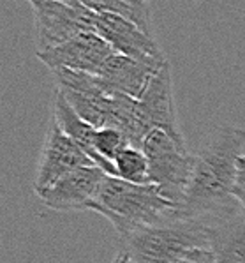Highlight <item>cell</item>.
<instances>
[{
  "label": "cell",
  "instance_id": "1",
  "mask_svg": "<svg viewBox=\"0 0 245 263\" xmlns=\"http://www.w3.org/2000/svg\"><path fill=\"white\" fill-rule=\"evenodd\" d=\"M243 145L245 129L236 125H217L205 136L180 205L183 217L203 221L240 205L233 189Z\"/></svg>",
  "mask_w": 245,
  "mask_h": 263
},
{
  "label": "cell",
  "instance_id": "2",
  "mask_svg": "<svg viewBox=\"0 0 245 263\" xmlns=\"http://www.w3.org/2000/svg\"><path fill=\"white\" fill-rule=\"evenodd\" d=\"M90 210L106 217L118 233L182 216L178 205L155 184H134L111 175L104 177Z\"/></svg>",
  "mask_w": 245,
  "mask_h": 263
},
{
  "label": "cell",
  "instance_id": "3",
  "mask_svg": "<svg viewBox=\"0 0 245 263\" xmlns=\"http://www.w3.org/2000/svg\"><path fill=\"white\" fill-rule=\"evenodd\" d=\"M118 235L132 263H182L198 251L212 249L207 222L183 216Z\"/></svg>",
  "mask_w": 245,
  "mask_h": 263
},
{
  "label": "cell",
  "instance_id": "4",
  "mask_svg": "<svg viewBox=\"0 0 245 263\" xmlns=\"http://www.w3.org/2000/svg\"><path fill=\"white\" fill-rule=\"evenodd\" d=\"M141 151L148 159L150 182L180 207L192 173L194 154L162 129H152L145 136Z\"/></svg>",
  "mask_w": 245,
  "mask_h": 263
},
{
  "label": "cell",
  "instance_id": "5",
  "mask_svg": "<svg viewBox=\"0 0 245 263\" xmlns=\"http://www.w3.org/2000/svg\"><path fill=\"white\" fill-rule=\"evenodd\" d=\"M37 30L39 50L58 46L85 32H95V16L85 4H67L58 0L32 2Z\"/></svg>",
  "mask_w": 245,
  "mask_h": 263
},
{
  "label": "cell",
  "instance_id": "6",
  "mask_svg": "<svg viewBox=\"0 0 245 263\" xmlns=\"http://www.w3.org/2000/svg\"><path fill=\"white\" fill-rule=\"evenodd\" d=\"M113 53V48L97 32H85L58 46L37 50V59L53 72L69 69L97 74Z\"/></svg>",
  "mask_w": 245,
  "mask_h": 263
},
{
  "label": "cell",
  "instance_id": "7",
  "mask_svg": "<svg viewBox=\"0 0 245 263\" xmlns=\"http://www.w3.org/2000/svg\"><path fill=\"white\" fill-rule=\"evenodd\" d=\"M81 166H95V163L74 140H71L58 127L57 122H53L44 140L41 159L37 164L34 182L35 193L43 191L60 177Z\"/></svg>",
  "mask_w": 245,
  "mask_h": 263
},
{
  "label": "cell",
  "instance_id": "8",
  "mask_svg": "<svg viewBox=\"0 0 245 263\" xmlns=\"http://www.w3.org/2000/svg\"><path fill=\"white\" fill-rule=\"evenodd\" d=\"M106 173L99 166H81L60 177L51 185L37 193L46 207L67 210H90Z\"/></svg>",
  "mask_w": 245,
  "mask_h": 263
},
{
  "label": "cell",
  "instance_id": "9",
  "mask_svg": "<svg viewBox=\"0 0 245 263\" xmlns=\"http://www.w3.org/2000/svg\"><path fill=\"white\" fill-rule=\"evenodd\" d=\"M95 32L113 48L115 53L127 55L139 60H168L155 43L154 35H148L136 23L122 16L101 13L95 16Z\"/></svg>",
  "mask_w": 245,
  "mask_h": 263
},
{
  "label": "cell",
  "instance_id": "10",
  "mask_svg": "<svg viewBox=\"0 0 245 263\" xmlns=\"http://www.w3.org/2000/svg\"><path fill=\"white\" fill-rule=\"evenodd\" d=\"M164 64H168V60L155 62V60H139L113 53L104 62L97 76L116 94L139 99Z\"/></svg>",
  "mask_w": 245,
  "mask_h": 263
},
{
  "label": "cell",
  "instance_id": "11",
  "mask_svg": "<svg viewBox=\"0 0 245 263\" xmlns=\"http://www.w3.org/2000/svg\"><path fill=\"white\" fill-rule=\"evenodd\" d=\"M138 101L141 106L145 124L150 131L152 129H162V131L170 133L176 141L186 143L183 135L178 129V122H176L170 62L160 67V71L154 76L145 94Z\"/></svg>",
  "mask_w": 245,
  "mask_h": 263
},
{
  "label": "cell",
  "instance_id": "12",
  "mask_svg": "<svg viewBox=\"0 0 245 263\" xmlns=\"http://www.w3.org/2000/svg\"><path fill=\"white\" fill-rule=\"evenodd\" d=\"M215 263H245V212L240 205L203 219Z\"/></svg>",
  "mask_w": 245,
  "mask_h": 263
},
{
  "label": "cell",
  "instance_id": "13",
  "mask_svg": "<svg viewBox=\"0 0 245 263\" xmlns=\"http://www.w3.org/2000/svg\"><path fill=\"white\" fill-rule=\"evenodd\" d=\"M53 122H57L58 127L62 129L71 140H74L95 163L94 140H95L97 129L78 115V111L71 106L69 101L66 99V96H64L57 87H55V99H53ZM95 166H97V164H95Z\"/></svg>",
  "mask_w": 245,
  "mask_h": 263
},
{
  "label": "cell",
  "instance_id": "14",
  "mask_svg": "<svg viewBox=\"0 0 245 263\" xmlns=\"http://www.w3.org/2000/svg\"><path fill=\"white\" fill-rule=\"evenodd\" d=\"M81 2L94 13H110L122 16V18L136 23L148 35H154L150 7H148L147 0H81Z\"/></svg>",
  "mask_w": 245,
  "mask_h": 263
},
{
  "label": "cell",
  "instance_id": "15",
  "mask_svg": "<svg viewBox=\"0 0 245 263\" xmlns=\"http://www.w3.org/2000/svg\"><path fill=\"white\" fill-rule=\"evenodd\" d=\"M116 168V177L134 184H152L148 172V159L139 147L129 145L116 156L113 161Z\"/></svg>",
  "mask_w": 245,
  "mask_h": 263
},
{
  "label": "cell",
  "instance_id": "16",
  "mask_svg": "<svg viewBox=\"0 0 245 263\" xmlns=\"http://www.w3.org/2000/svg\"><path fill=\"white\" fill-rule=\"evenodd\" d=\"M233 196L240 203V207L245 212V154L238 157L236 163V179H235V189H233Z\"/></svg>",
  "mask_w": 245,
  "mask_h": 263
},
{
  "label": "cell",
  "instance_id": "17",
  "mask_svg": "<svg viewBox=\"0 0 245 263\" xmlns=\"http://www.w3.org/2000/svg\"><path fill=\"white\" fill-rule=\"evenodd\" d=\"M182 263H215V256H214V253H212V249H201Z\"/></svg>",
  "mask_w": 245,
  "mask_h": 263
},
{
  "label": "cell",
  "instance_id": "18",
  "mask_svg": "<svg viewBox=\"0 0 245 263\" xmlns=\"http://www.w3.org/2000/svg\"><path fill=\"white\" fill-rule=\"evenodd\" d=\"M29 2H37V0H29ZM58 2H67V4H83L81 0H58Z\"/></svg>",
  "mask_w": 245,
  "mask_h": 263
},
{
  "label": "cell",
  "instance_id": "19",
  "mask_svg": "<svg viewBox=\"0 0 245 263\" xmlns=\"http://www.w3.org/2000/svg\"><path fill=\"white\" fill-rule=\"evenodd\" d=\"M122 263H132V261L129 260V256H127V254L124 253V251H122Z\"/></svg>",
  "mask_w": 245,
  "mask_h": 263
},
{
  "label": "cell",
  "instance_id": "20",
  "mask_svg": "<svg viewBox=\"0 0 245 263\" xmlns=\"http://www.w3.org/2000/svg\"><path fill=\"white\" fill-rule=\"evenodd\" d=\"M113 263H122V253H118V254H116V258L113 260Z\"/></svg>",
  "mask_w": 245,
  "mask_h": 263
}]
</instances>
